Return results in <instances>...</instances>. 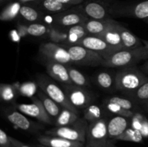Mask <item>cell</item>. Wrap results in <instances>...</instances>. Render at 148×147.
<instances>
[{"instance_id":"1","label":"cell","mask_w":148,"mask_h":147,"mask_svg":"<svg viewBox=\"0 0 148 147\" xmlns=\"http://www.w3.org/2000/svg\"><path fill=\"white\" fill-rule=\"evenodd\" d=\"M116 89L125 97L131 95L148 79L140 68L136 66L122 68L116 73Z\"/></svg>"},{"instance_id":"2","label":"cell","mask_w":148,"mask_h":147,"mask_svg":"<svg viewBox=\"0 0 148 147\" xmlns=\"http://www.w3.org/2000/svg\"><path fill=\"white\" fill-rule=\"evenodd\" d=\"M147 60L144 46L135 49H122L105 58L102 66L106 68H122L136 66L141 61Z\"/></svg>"},{"instance_id":"3","label":"cell","mask_w":148,"mask_h":147,"mask_svg":"<svg viewBox=\"0 0 148 147\" xmlns=\"http://www.w3.org/2000/svg\"><path fill=\"white\" fill-rule=\"evenodd\" d=\"M88 122L85 118L79 117L75 122L69 125L54 127L45 131L44 134L59 136L73 141H79L85 144Z\"/></svg>"},{"instance_id":"4","label":"cell","mask_w":148,"mask_h":147,"mask_svg":"<svg viewBox=\"0 0 148 147\" xmlns=\"http://www.w3.org/2000/svg\"><path fill=\"white\" fill-rule=\"evenodd\" d=\"M36 83L40 90L43 91L49 97L59 104L62 108L71 110L77 114L80 113L72 106L63 89L59 87L55 82H53L51 79L50 76L49 77L44 74L37 75Z\"/></svg>"},{"instance_id":"5","label":"cell","mask_w":148,"mask_h":147,"mask_svg":"<svg viewBox=\"0 0 148 147\" xmlns=\"http://www.w3.org/2000/svg\"><path fill=\"white\" fill-rule=\"evenodd\" d=\"M110 13L111 16L133 17L145 20L148 18V0L136 3H111Z\"/></svg>"},{"instance_id":"6","label":"cell","mask_w":148,"mask_h":147,"mask_svg":"<svg viewBox=\"0 0 148 147\" xmlns=\"http://www.w3.org/2000/svg\"><path fill=\"white\" fill-rule=\"evenodd\" d=\"M64 48L69 52L71 62L73 64L86 66H102L103 58L90 49L79 45H73Z\"/></svg>"},{"instance_id":"7","label":"cell","mask_w":148,"mask_h":147,"mask_svg":"<svg viewBox=\"0 0 148 147\" xmlns=\"http://www.w3.org/2000/svg\"><path fill=\"white\" fill-rule=\"evenodd\" d=\"M52 17L53 22L51 27L57 28H68L72 26L83 24L88 20V17L82 10L80 4L62 12L52 14Z\"/></svg>"},{"instance_id":"8","label":"cell","mask_w":148,"mask_h":147,"mask_svg":"<svg viewBox=\"0 0 148 147\" xmlns=\"http://www.w3.org/2000/svg\"><path fill=\"white\" fill-rule=\"evenodd\" d=\"M108 118H103L88 123L85 147H95L104 145L111 141L108 134Z\"/></svg>"},{"instance_id":"9","label":"cell","mask_w":148,"mask_h":147,"mask_svg":"<svg viewBox=\"0 0 148 147\" xmlns=\"http://www.w3.org/2000/svg\"><path fill=\"white\" fill-rule=\"evenodd\" d=\"M62 89L72 106L79 112L93 102L94 97L86 88L75 84H62Z\"/></svg>"},{"instance_id":"10","label":"cell","mask_w":148,"mask_h":147,"mask_svg":"<svg viewBox=\"0 0 148 147\" xmlns=\"http://www.w3.org/2000/svg\"><path fill=\"white\" fill-rule=\"evenodd\" d=\"M39 53L46 61L57 62L66 66L72 63L68 50L62 46L53 42L40 44L39 46Z\"/></svg>"},{"instance_id":"11","label":"cell","mask_w":148,"mask_h":147,"mask_svg":"<svg viewBox=\"0 0 148 147\" xmlns=\"http://www.w3.org/2000/svg\"><path fill=\"white\" fill-rule=\"evenodd\" d=\"M30 99L31 104H14V107L22 113L36 118L43 123L47 125L53 124V119L47 113L40 99L37 96L33 97Z\"/></svg>"},{"instance_id":"12","label":"cell","mask_w":148,"mask_h":147,"mask_svg":"<svg viewBox=\"0 0 148 147\" xmlns=\"http://www.w3.org/2000/svg\"><path fill=\"white\" fill-rule=\"evenodd\" d=\"M2 113L9 122L22 131L36 133L43 128L41 125L30 120L27 117L23 115V113L17 110L14 107H8L4 108Z\"/></svg>"},{"instance_id":"13","label":"cell","mask_w":148,"mask_h":147,"mask_svg":"<svg viewBox=\"0 0 148 147\" xmlns=\"http://www.w3.org/2000/svg\"><path fill=\"white\" fill-rule=\"evenodd\" d=\"M110 5L101 0H87L80 4L87 17L94 20H106L111 18Z\"/></svg>"},{"instance_id":"14","label":"cell","mask_w":148,"mask_h":147,"mask_svg":"<svg viewBox=\"0 0 148 147\" xmlns=\"http://www.w3.org/2000/svg\"><path fill=\"white\" fill-rule=\"evenodd\" d=\"M77 45L83 46L86 48L90 49L95 53L101 55L103 59L108 57L116 52V50L108 45L105 40L99 36L88 35L85 36L84 38L79 40Z\"/></svg>"},{"instance_id":"15","label":"cell","mask_w":148,"mask_h":147,"mask_svg":"<svg viewBox=\"0 0 148 147\" xmlns=\"http://www.w3.org/2000/svg\"><path fill=\"white\" fill-rule=\"evenodd\" d=\"M46 71L51 78L62 84H72L66 65L48 61L46 63Z\"/></svg>"},{"instance_id":"16","label":"cell","mask_w":148,"mask_h":147,"mask_svg":"<svg viewBox=\"0 0 148 147\" xmlns=\"http://www.w3.org/2000/svg\"><path fill=\"white\" fill-rule=\"evenodd\" d=\"M108 134L110 141H115L130 126V118L120 115H114L108 120Z\"/></svg>"},{"instance_id":"17","label":"cell","mask_w":148,"mask_h":147,"mask_svg":"<svg viewBox=\"0 0 148 147\" xmlns=\"http://www.w3.org/2000/svg\"><path fill=\"white\" fill-rule=\"evenodd\" d=\"M38 144L49 147H85V144L79 141H73L59 136L43 134L37 137Z\"/></svg>"},{"instance_id":"18","label":"cell","mask_w":148,"mask_h":147,"mask_svg":"<svg viewBox=\"0 0 148 147\" xmlns=\"http://www.w3.org/2000/svg\"><path fill=\"white\" fill-rule=\"evenodd\" d=\"M119 24V22L118 21L113 20L106 31L99 36L101 38L103 39L108 45L114 48L116 51L123 49Z\"/></svg>"},{"instance_id":"19","label":"cell","mask_w":148,"mask_h":147,"mask_svg":"<svg viewBox=\"0 0 148 147\" xmlns=\"http://www.w3.org/2000/svg\"><path fill=\"white\" fill-rule=\"evenodd\" d=\"M46 14L33 4H22L19 17L29 24L37 22L43 23Z\"/></svg>"},{"instance_id":"20","label":"cell","mask_w":148,"mask_h":147,"mask_svg":"<svg viewBox=\"0 0 148 147\" xmlns=\"http://www.w3.org/2000/svg\"><path fill=\"white\" fill-rule=\"evenodd\" d=\"M33 5L47 14H56L73 7L62 4L56 0H39Z\"/></svg>"},{"instance_id":"21","label":"cell","mask_w":148,"mask_h":147,"mask_svg":"<svg viewBox=\"0 0 148 147\" xmlns=\"http://www.w3.org/2000/svg\"><path fill=\"white\" fill-rule=\"evenodd\" d=\"M120 35H121V41H122L123 49H135L143 46L142 40L133 34L130 30L124 27L119 22V24Z\"/></svg>"},{"instance_id":"22","label":"cell","mask_w":148,"mask_h":147,"mask_svg":"<svg viewBox=\"0 0 148 147\" xmlns=\"http://www.w3.org/2000/svg\"><path fill=\"white\" fill-rule=\"evenodd\" d=\"M130 120V127L138 130L144 138H148V115L143 109L136 111Z\"/></svg>"},{"instance_id":"23","label":"cell","mask_w":148,"mask_h":147,"mask_svg":"<svg viewBox=\"0 0 148 147\" xmlns=\"http://www.w3.org/2000/svg\"><path fill=\"white\" fill-rule=\"evenodd\" d=\"M112 20V18L106 19V20H94V19L88 18V20L84 22L83 24L88 35L100 36L108 28Z\"/></svg>"},{"instance_id":"24","label":"cell","mask_w":148,"mask_h":147,"mask_svg":"<svg viewBox=\"0 0 148 147\" xmlns=\"http://www.w3.org/2000/svg\"><path fill=\"white\" fill-rule=\"evenodd\" d=\"M83 118L88 121V123L95 122L103 118H108V113L106 112L102 105L95 102L90 104L83 111Z\"/></svg>"},{"instance_id":"25","label":"cell","mask_w":148,"mask_h":147,"mask_svg":"<svg viewBox=\"0 0 148 147\" xmlns=\"http://www.w3.org/2000/svg\"><path fill=\"white\" fill-rule=\"evenodd\" d=\"M115 77L116 74H113L108 71H100L95 74V82L103 90L113 92L116 91Z\"/></svg>"},{"instance_id":"26","label":"cell","mask_w":148,"mask_h":147,"mask_svg":"<svg viewBox=\"0 0 148 147\" xmlns=\"http://www.w3.org/2000/svg\"><path fill=\"white\" fill-rule=\"evenodd\" d=\"M19 96L18 83L0 84V101L14 104Z\"/></svg>"},{"instance_id":"27","label":"cell","mask_w":148,"mask_h":147,"mask_svg":"<svg viewBox=\"0 0 148 147\" xmlns=\"http://www.w3.org/2000/svg\"><path fill=\"white\" fill-rule=\"evenodd\" d=\"M36 96L40 99L46 112L53 119V122H54V120L60 113L61 110L62 108V107L59 104L56 103L55 101H53L51 98L49 97L47 95H46L42 90L38 91Z\"/></svg>"},{"instance_id":"28","label":"cell","mask_w":148,"mask_h":147,"mask_svg":"<svg viewBox=\"0 0 148 147\" xmlns=\"http://www.w3.org/2000/svg\"><path fill=\"white\" fill-rule=\"evenodd\" d=\"M105 100L111 102V103L115 104V105L121 107V108L126 110L136 112V111L140 110L143 109L140 105L136 103L134 101H133L130 98L125 96L121 97L114 95V96H111L108 97H106L105 99Z\"/></svg>"},{"instance_id":"29","label":"cell","mask_w":148,"mask_h":147,"mask_svg":"<svg viewBox=\"0 0 148 147\" xmlns=\"http://www.w3.org/2000/svg\"><path fill=\"white\" fill-rule=\"evenodd\" d=\"M79 118V114L71 110L62 108L60 113L54 120L53 125L55 127H62L69 125L75 122Z\"/></svg>"},{"instance_id":"30","label":"cell","mask_w":148,"mask_h":147,"mask_svg":"<svg viewBox=\"0 0 148 147\" xmlns=\"http://www.w3.org/2000/svg\"><path fill=\"white\" fill-rule=\"evenodd\" d=\"M22 4L17 1H12L7 4L0 12V21L10 22L19 17Z\"/></svg>"},{"instance_id":"31","label":"cell","mask_w":148,"mask_h":147,"mask_svg":"<svg viewBox=\"0 0 148 147\" xmlns=\"http://www.w3.org/2000/svg\"><path fill=\"white\" fill-rule=\"evenodd\" d=\"M68 32V41L66 46H73V45H77V43L82 40L85 36L88 35V33L85 29V26L83 24H77V25L72 26L71 27L67 28Z\"/></svg>"},{"instance_id":"32","label":"cell","mask_w":148,"mask_h":147,"mask_svg":"<svg viewBox=\"0 0 148 147\" xmlns=\"http://www.w3.org/2000/svg\"><path fill=\"white\" fill-rule=\"evenodd\" d=\"M67 69L72 84L85 88L90 86L89 79L82 72L69 65L67 66Z\"/></svg>"},{"instance_id":"33","label":"cell","mask_w":148,"mask_h":147,"mask_svg":"<svg viewBox=\"0 0 148 147\" xmlns=\"http://www.w3.org/2000/svg\"><path fill=\"white\" fill-rule=\"evenodd\" d=\"M127 97L130 98L133 101L142 107V105L148 102V79L143 83L138 89L134 91L131 95Z\"/></svg>"},{"instance_id":"34","label":"cell","mask_w":148,"mask_h":147,"mask_svg":"<svg viewBox=\"0 0 148 147\" xmlns=\"http://www.w3.org/2000/svg\"><path fill=\"white\" fill-rule=\"evenodd\" d=\"M144 137L143 136L141 133L132 127H129L121 135L116 138L115 141H131L134 143H141L143 141Z\"/></svg>"},{"instance_id":"35","label":"cell","mask_w":148,"mask_h":147,"mask_svg":"<svg viewBox=\"0 0 148 147\" xmlns=\"http://www.w3.org/2000/svg\"><path fill=\"white\" fill-rule=\"evenodd\" d=\"M38 84L36 82H27L23 84H18V90L20 95L26 97H33L37 93Z\"/></svg>"},{"instance_id":"36","label":"cell","mask_w":148,"mask_h":147,"mask_svg":"<svg viewBox=\"0 0 148 147\" xmlns=\"http://www.w3.org/2000/svg\"><path fill=\"white\" fill-rule=\"evenodd\" d=\"M49 27L43 23H30L27 24V32L29 35L40 37L49 33Z\"/></svg>"},{"instance_id":"37","label":"cell","mask_w":148,"mask_h":147,"mask_svg":"<svg viewBox=\"0 0 148 147\" xmlns=\"http://www.w3.org/2000/svg\"><path fill=\"white\" fill-rule=\"evenodd\" d=\"M0 147H12L11 136L0 128Z\"/></svg>"},{"instance_id":"38","label":"cell","mask_w":148,"mask_h":147,"mask_svg":"<svg viewBox=\"0 0 148 147\" xmlns=\"http://www.w3.org/2000/svg\"><path fill=\"white\" fill-rule=\"evenodd\" d=\"M17 30L18 31L20 37H24L26 35H28V32H27V24H24L23 22H18L17 24Z\"/></svg>"},{"instance_id":"39","label":"cell","mask_w":148,"mask_h":147,"mask_svg":"<svg viewBox=\"0 0 148 147\" xmlns=\"http://www.w3.org/2000/svg\"><path fill=\"white\" fill-rule=\"evenodd\" d=\"M56 1H59L62 4H66V5L75 7V6H78L79 4H82L85 0H56Z\"/></svg>"},{"instance_id":"40","label":"cell","mask_w":148,"mask_h":147,"mask_svg":"<svg viewBox=\"0 0 148 147\" xmlns=\"http://www.w3.org/2000/svg\"><path fill=\"white\" fill-rule=\"evenodd\" d=\"M9 35H10V39H11L13 42H14V43H19V42L20 41L21 37H20V34H19L17 29L11 30V31L10 32V34Z\"/></svg>"},{"instance_id":"41","label":"cell","mask_w":148,"mask_h":147,"mask_svg":"<svg viewBox=\"0 0 148 147\" xmlns=\"http://www.w3.org/2000/svg\"><path fill=\"white\" fill-rule=\"evenodd\" d=\"M11 140L12 144V147H34V146L27 145V144H24V143L21 142V141L13 138V137H11Z\"/></svg>"},{"instance_id":"42","label":"cell","mask_w":148,"mask_h":147,"mask_svg":"<svg viewBox=\"0 0 148 147\" xmlns=\"http://www.w3.org/2000/svg\"><path fill=\"white\" fill-rule=\"evenodd\" d=\"M140 69H141V71L145 74L147 75L148 76V59L146 60V61L140 66Z\"/></svg>"},{"instance_id":"43","label":"cell","mask_w":148,"mask_h":147,"mask_svg":"<svg viewBox=\"0 0 148 147\" xmlns=\"http://www.w3.org/2000/svg\"><path fill=\"white\" fill-rule=\"evenodd\" d=\"M16 1H19L22 4H33L39 0H16Z\"/></svg>"},{"instance_id":"44","label":"cell","mask_w":148,"mask_h":147,"mask_svg":"<svg viewBox=\"0 0 148 147\" xmlns=\"http://www.w3.org/2000/svg\"><path fill=\"white\" fill-rule=\"evenodd\" d=\"M142 42L143 43V46L145 47V53H146V58H147V60L148 59V40H144V39H141Z\"/></svg>"},{"instance_id":"45","label":"cell","mask_w":148,"mask_h":147,"mask_svg":"<svg viewBox=\"0 0 148 147\" xmlns=\"http://www.w3.org/2000/svg\"><path fill=\"white\" fill-rule=\"evenodd\" d=\"M95 147H116L114 144H113L111 141H109L108 143H107L106 144H104V145L98 146H95Z\"/></svg>"},{"instance_id":"46","label":"cell","mask_w":148,"mask_h":147,"mask_svg":"<svg viewBox=\"0 0 148 147\" xmlns=\"http://www.w3.org/2000/svg\"><path fill=\"white\" fill-rule=\"evenodd\" d=\"M142 108H143V110H144L145 112L148 115V102H146V103L144 104V105H142Z\"/></svg>"},{"instance_id":"47","label":"cell","mask_w":148,"mask_h":147,"mask_svg":"<svg viewBox=\"0 0 148 147\" xmlns=\"http://www.w3.org/2000/svg\"><path fill=\"white\" fill-rule=\"evenodd\" d=\"M34 147H49V146H44V145H42V144H35Z\"/></svg>"},{"instance_id":"48","label":"cell","mask_w":148,"mask_h":147,"mask_svg":"<svg viewBox=\"0 0 148 147\" xmlns=\"http://www.w3.org/2000/svg\"><path fill=\"white\" fill-rule=\"evenodd\" d=\"M9 1V0H0V3L4 2V1Z\"/></svg>"},{"instance_id":"49","label":"cell","mask_w":148,"mask_h":147,"mask_svg":"<svg viewBox=\"0 0 148 147\" xmlns=\"http://www.w3.org/2000/svg\"><path fill=\"white\" fill-rule=\"evenodd\" d=\"M145 22L146 23H147V24H148V18L145 19Z\"/></svg>"}]
</instances>
